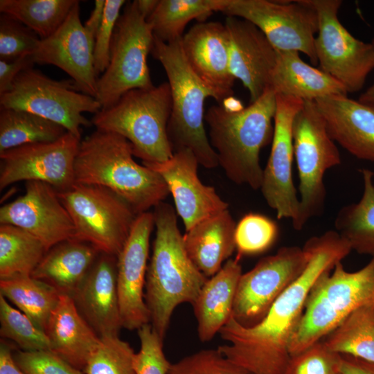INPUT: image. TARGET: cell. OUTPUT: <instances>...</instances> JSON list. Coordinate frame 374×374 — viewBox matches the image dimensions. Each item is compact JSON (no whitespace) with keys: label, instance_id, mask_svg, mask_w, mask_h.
Instances as JSON below:
<instances>
[{"label":"cell","instance_id":"1","mask_svg":"<svg viewBox=\"0 0 374 374\" xmlns=\"http://www.w3.org/2000/svg\"><path fill=\"white\" fill-rule=\"evenodd\" d=\"M308 256L301 274L275 301L257 324L246 327L232 317L220 330L226 344L217 349L252 374H285L289 344L319 278L349 255L348 242L335 230L309 238L303 247Z\"/></svg>","mask_w":374,"mask_h":374},{"label":"cell","instance_id":"2","mask_svg":"<svg viewBox=\"0 0 374 374\" xmlns=\"http://www.w3.org/2000/svg\"><path fill=\"white\" fill-rule=\"evenodd\" d=\"M276 103V93L269 87L248 107L233 96L206 112L210 143L219 166L232 182L260 189L263 169L260 153L272 140Z\"/></svg>","mask_w":374,"mask_h":374},{"label":"cell","instance_id":"3","mask_svg":"<svg viewBox=\"0 0 374 374\" xmlns=\"http://www.w3.org/2000/svg\"><path fill=\"white\" fill-rule=\"evenodd\" d=\"M155 238L148 265L145 300L152 328L163 341L175 308L191 305L208 278L189 258L172 205L161 202L153 211Z\"/></svg>","mask_w":374,"mask_h":374},{"label":"cell","instance_id":"4","mask_svg":"<svg viewBox=\"0 0 374 374\" xmlns=\"http://www.w3.org/2000/svg\"><path fill=\"white\" fill-rule=\"evenodd\" d=\"M130 143L115 133L96 130L80 142L75 183L105 187L125 200L137 214L154 208L170 194L163 179L133 158Z\"/></svg>","mask_w":374,"mask_h":374},{"label":"cell","instance_id":"5","mask_svg":"<svg viewBox=\"0 0 374 374\" xmlns=\"http://www.w3.org/2000/svg\"><path fill=\"white\" fill-rule=\"evenodd\" d=\"M181 39L165 42L154 37L151 51L163 66L170 85L172 108L168 125L169 140L174 152L189 150L199 165L213 169L219 166L217 156L204 127V102L213 95L188 65Z\"/></svg>","mask_w":374,"mask_h":374},{"label":"cell","instance_id":"6","mask_svg":"<svg viewBox=\"0 0 374 374\" xmlns=\"http://www.w3.org/2000/svg\"><path fill=\"white\" fill-rule=\"evenodd\" d=\"M374 305V257L348 271L341 262L323 274L312 287L288 351L297 355L323 339L355 310Z\"/></svg>","mask_w":374,"mask_h":374},{"label":"cell","instance_id":"7","mask_svg":"<svg viewBox=\"0 0 374 374\" xmlns=\"http://www.w3.org/2000/svg\"><path fill=\"white\" fill-rule=\"evenodd\" d=\"M171 108L170 85L165 82L127 91L114 105L96 113L91 121L98 130L126 139L134 156L142 162H162L174 153L168 133Z\"/></svg>","mask_w":374,"mask_h":374},{"label":"cell","instance_id":"8","mask_svg":"<svg viewBox=\"0 0 374 374\" xmlns=\"http://www.w3.org/2000/svg\"><path fill=\"white\" fill-rule=\"evenodd\" d=\"M292 139L299 179V215L292 226L300 231L322 213L326 197L323 177L341 163V157L315 101L303 102L293 121Z\"/></svg>","mask_w":374,"mask_h":374},{"label":"cell","instance_id":"9","mask_svg":"<svg viewBox=\"0 0 374 374\" xmlns=\"http://www.w3.org/2000/svg\"><path fill=\"white\" fill-rule=\"evenodd\" d=\"M154 39L136 0L126 3L114 30L109 65L97 82L95 98L102 109L114 105L130 90L154 86L148 65Z\"/></svg>","mask_w":374,"mask_h":374},{"label":"cell","instance_id":"10","mask_svg":"<svg viewBox=\"0 0 374 374\" xmlns=\"http://www.w3.org/2000/svg\"><path fill=\"white\" fill-rule=\"evenodd\" d=\"M75 226V239L118 256L139 214L122 197L100 186L75 183L57 191Z\"/></svg>","mask_w":374,"mask_h":374},{"label":"cell","instance_id":"11","mask_svg":"<svg viewBox=\"0 0 374 374\" xmlns=\"http://www.w3.org/2000/svg\"><path fill=\"white\" fill-rule=\"evenodd\" d=\"M0 105L55 122L80 140L82 127L92 125L82 114H95L102 109L94 97L80 92L72 79L54 80L33 68L19 73L12 89L0 95Z\"/></svg>","mask_w":374,"mask_h":374},{"label":"cell","instance_id":"12","mask_svg":"<svg viewBox=\"0 0 374 374\" xmlns=\"http://www.w3.org/2000/svg\"><path fill=\"white\" fill-rule=\"evenodd\" d=\"M318 17L314 49L320 68L346 89L359 91L374 69V45L351 35L341 24L338 11L340 0H303Z\"/></svg>","mask_w":374,"mask_h":374},{"label":"cell","instance_id":"13","mask_svg":"<svg viewBox=\"0 0 374 374\" xmlns=\"http://www.w3.org/2000/svg\"><path fill=\"white\" fill-rule=\"evenodd\" d=\"M220 12L255 25L276 50L303 53L318 64L314 49L318 17L303 0H226Z\"/></svg>","mask_w":374,"mask_h":374},{"label":"cell","instance_id":"14","mask_svg":"<svg viewBox=\"0 0 374 374\" xmlns=\"http://www.w3.org/2000/svg\"><path fill=\"white\" fill-rule=\"evenodd\" d=\"M308 262L306 251L297 246L282 247L274 255L260 259L240 277L232 317L246 327L259 323Z\"/></svg>","mask_w":374,"mask_h":374},{"label":"cell","instance_id":"15","mask_svg":"<svg viewBox=\"0 0 374 374\" xmlns=\"http://www.w3.org/2000/svg\"><path fill=\"white\" fill-rule=\"evenodd\" d=\"M80 141L67 132L55 141L0 152V189L18 181H37L58 192L68 190L75 184L74 163Z\"/></svg>","mask_w":374,"mask_h":374},{"label":"cell","instance_id":"16","mask_svg":"<svg viewBox=\"0 0 374 374\" xmlns=\"http://www.w3.org/2000/svg\"><path fill=\"white\" fill-rule=\"evenodd\" d=\"M303 100L276 94V112L270 154L260 188L268 206L278 219L294 222L299 215V199L292 178L294 146L292 125Z\"/></svg>","mask_w":374,"mask_h":374},{"label":"cell","instance_id":"17","mask_svg":"<svg viewBox=\"0 0 374 374\" xmlns=\"http://www.w3.org/2000/svg\"><path fill=\"white\" fill-rule=\"evenodd\" d=\"M0 224H11L28 232L48 251L57 244L75 239L72 218L51 185L26 182L25 193L0 208Z\"/></svg>","mask_w":374,"mask_h":374},{"label":"cell","instance_id":"18","mask_svg":"<svg viewBox=\"0 0 374 374\" xmlns=\"http://www.w3.org/2000/svg\"><path fill=\"white\" fill-rule=\"evenodd\" d=\"M154 227L152 212L138 215L117 256V289L123 328L132 330L150 323L145 300L150 239Z\"/></svg>","mask_w":374,"mask_h":374},{"label":"cell","instance_id":"19","mask_svg":"<svg viewBox=\"0 0 374 374\" xmlns=\"http://www.w3.org/2000/svg\"><path fill=\"white\" fill-rule=\"evenodd\" d=\"M76 1L57 30L40 42L31 54L35 64L56 66L71 78L78 90L96 97L98 77L93 62L94 42L80 21Z\"/></svg>","mask_w":374,"mask_h":374},{"label":"cell","instance_id":"20","mask_svg":"<svg viewBox=\"0 0 374 374\" xmlns=\"http://www.w3.org/2000/svg\"><path fill=\"white\" fill-rule=\"evenodd\" d=\"M142 163L166 181L186 231L200 221L228 209V203L215 188L204 184L199 179V163L189 150L175 151L170 159L162 162Z\"/></svg>","mask_w":374,"mask_h":374},{"label":"cell","instance_id":"21","mask_svg":"<svg viewBox=\"0 0 374 374\" xmlns=\"http://www.w3.org/2000/svg\"><path fill=\"white\" fill-rule=\"evenodd\" d=\"M181 45L195 75L221 103L233 96L235 78L230 68L229 42L224 24L200 22L185 33Z\"/></svg>","mask_w":374,"mask_h":374},{"label":"cell","instance_id":"22","mask_svg":"<svg viewBox=\"0 0 374 374\" xmlns=\"http://www.w3.org/2000/svg\"><path fill=\"white\" fill-rule=\"evenodd\" d=\"M224 25L231 73L249 91L253 103L269 87L277 51L263 33L247 20L227 17Z\"/></svg>","mask_w":374,"mask_h":374},{"label":"cell","instance_id":"23","mask_svg":"<svg viewBox=\"0 0 374 374\" xmlns=\"http://www.w3.org/2000/svg\"><path fill=\"white\" fill-rule=\"evenodd\" d=\"M71 297L100 338L118 335L123 325L117 289V257L100 253Z\"/></svg>","mask_w":374,"mask_h":374},{"label":"cell","instance_id":"24","mask_svg":"<svg viewBox=\"0 0 374 374\" xmlns=\"http://www.w3.org/2000/svg\"><path fill=\"white\" fill-rule=\"evenodd\" d=\"M315 103L335 142L357 159L374 162V105L343 95Z\"/></svg>","mask_w":374,"mask_h":374},{"label":"cell","instance_id":"25","mask_svg":"<svg viewBox=\"0 0 374 374\" xmlns=\"http://www.w3.org/2000/svg\"><path fill=\"white\" fill-rule=\"evenodd\" d=\"M50 350L83 371L100 338L78 311L73 298L60 294L46 326Z\"/></svg>","mask_w":374,"mask_h":374},{"label":"cell","instance_id":"26","mask_svg":"<svg viewBox=\"0 0 374 374\" xmlns=\"http://www.w3.org/2000/svg\"><path fill=\"white\" fill-rule=\"evenodd\" d=\"M242 274L238 258H230L202 286L192 304L202 342L211 341L232 317L236 288Z\"/></svg>","mask_w":374,"mask_h":374},{"label":"cell","instance_id":"27","mask_svg":"<svg viewBox=\"0 0 374 374\" xmlns=\"http://www.w3.org/2000/svg\"><path fill=\"white\" fill-rule=\"evenodd\" d=\"M235 227L226 209L200 221L183 235L189 258L207 278L215 274L236 249Z\"/></svg>","mask_w":374,"mask_h":374},{"label":"cell","instance_id":"28","mask_svg":"<svg viewBox=\"0 0 374 374\" xmlns=\"http://www.w3.org/2000/svg\"><path fill=\"white\" fill-rule=\"evenodd\" d=\"M277 51L269 87L276 95L315 101L330 96H347L345 87L321 69L305 62L295 51Z\"/></svg>","mask_w":374,"mask_h":374},{"label":"cell","instance_id":"29","mask_svg":"<svg viewBox=\"0 0 374 374\" xmlns=\"http://www.w3.org/2000/svg\"><path fill=\"white\" fill-rule=\"evenodd\" d=\"M100 253L88 242L67 240L46 251L31 276L52 286L60 294L71 296Z\"/></svg>","mask_w":374,"mask_h":374},{"label":"cell","instance_id":"30","mask_svg":"<svg viewBox=\"0 0 374 374\" xmlns=\"http://www.w3.org/2000/svg\"><path fill=\"white\" fill-rule=\"evenodd\" d=\"M363 193L360 199L343 206L335 219V228L359 254L374 257V172L361 170Z\"/></svg>","mask_w":374,"mask_h":374},{"label":"cell","instance_id":"31","mask_svg":"<svg viewBox=\"0 0 374 374\" xmlns=\"http://www.w3.org/2000/svg\"><path fill=\"white\" fill-rule=\"evenodd\" d=\"M226 0H159L148 18L154 35L165 42L180 40L186 25L193 19L205 20L221 11Z\"/></svg>","mask_w":374,"mask_h":374},{"label":"cell","instance_id":"32","mask_svg":"<svg viewBox=\"0 0 374 374\" xmlns=\"http://www.w3.org/2000/svg\"><path fill=\"white\" fill-rule=\"evenodd\" d=\"M321 340L333 353L374 363V305L355 310Z\"/></svg>","mask_w":374,"mask_h":374},{"label":"cell","instance_id":"33","mask_svg":"<svg viewBox=\"0 0 374 374\" xmlns=\"http://www.w3.org/2000/svg\"><path fill=\"white\" fill-rule=\"evenodd\" d=\"M0 294L44 332L60 295L54 287L31 276L0 280Z\"/></svg>","mask_w":374,"mask_h":374},{"label":"cell","instance_id":"34","mask_svg":"<svg viewBox=\"0 0 374 374\" xmlns=\"http://www.w3.org/2000/svg\"><path fill=\"white\" fill-rule=\"evenodd\" d=\"M44 245L25 230L0 225V280L31 274L46 253Z\"/></svg>","mask_w":374,"mask_h":374},{"label":"cell","instance_id":"35","mask_svg":"<svg viewBox=\"0 0 374 374\" xmlns=\"http://www.w3.org/2000/svg\"><path fill=\"white\" fill-rule=\"evenodd\" d=\"M66 132L62 125L33 113L1 108L0 152L26 144L55 141Z\"/></svg>","mask_w":374,"mask_h":374},{"label":"cell","instance_id":"36","mask_svg":"<svg viewBox=\"0 0 374 374\" xmlns=\"http://www.w3.org/2000/svg\"><path fill=\"white\" fill-rule=\"evenodd\" d=\"M77 0H1V13L10 15L42 39L64 21Z\"/></svg>","mask_w":374,"mask_h":374},{"label":"cell","instance_id":"37","mask_svg":"<svg viewBox=\"0 0 374 374\" xmlns=\"http://www.w3.org/2000/svg\"><path fill=\"white\" fill-rule=\"evenodd\" d=\"M0 334L15 342L22 350H50L46 333L21 311L14 308L0 294Z\"/></svg>","mask_w":374,"mask_h":374},{"label":"cell","instance_id":"38","mask_svg":"<svg viewBox=\"0 0 374 374\" xmlns=\"http://www.w3.org/2000/svg\"><path fill=\"white\" fill-rule=\"evenodd\" d=\"M134 351L118 335L100 337L90 356L84 374H136L134 368Z\"/></svg>","mask_w":374,"mask_h":374},{"label":"cell","instance_id":"39","mask_svg":"<svg viewBox=\"0 0 374 374\" xmlns=\"http://www.w3.org/2000/svg\"><path fill=\"white\" fill-rule=\"evenodd\" d=\"M277 224L259 213H248L236 224L235 247L238 256L255 255L265 251L275 242Z\"/></svg>","mask_w":374,"mask_h":374},{"label":"cell","instance_id":"40","mask_svg":"<svg viewBox=\"0 0 374 374\" xmlns=\"http://www.w3.org/2000/svg\"><path fill=\"white\" fill-rule=\"evenodd\" d=\"M168 374H252L233 363L217 348L204 349L171 364Z\"/></svg>","mask_w":374,"mask_h":374},{"label":"cell","instance_id":"41","mask_svg":"<svg viewBox=\"0 0 374 374\" xmlns=\"http://www.w3.org/2000/svg\"><path fill=\"white\" fill-rule=\"evenodd\" d=\"M39 36L10 15L0 16V60L11 61L31 55L37 47Z\"/></svg>","mask_w":374,"mask_h":374},{"label":"cell","instance_id":"42","mask_svg":"<svg viewBox=\"0 0 374 374\" xmlns=\"http://www.w3.org/2000/svg\"><path fill=\"white\" fill-rule=\"evenodd\" d=\"M140 349L134 354V368L136 374H168L171 363L163 352V341L150 323L137 330Z\"/></svg>","mask_w":374,"mask_h":374},{"label":"cell","instance_id":"43","mask_svg":"<svg viewBox=\"0 0 374 374\" xmlns=\"http://www.w3.org/2000/svg\"><path fill=\"white\" fill-rule=\"evenodd\" d=\"M340 355L330 350L322 340L291 356L285 374H338Z\"/></svg>","mask_w":374,"mask_h":374},{"label":"cell","instance_id":"44","mask_svg":"<svg viewBox=\"0 0 374 374\" xmlns=\"http://www.w3.org/2000/svg\"><path fill=\"white\" fill-rule=\"evenodd\" d=\"M13 358L25 374H83L50 350H19L13 353Z\"/></svg>","mask_w":374,"mask_h":374},{"label":"cell","instance_id":"45","mask_svg":"<svg viewBox=\"0 0 374 374\" xmlns=\"http://www.w3.org/2000/svg\"><path fill=\"white\" fill-rule=\"evenodd\" d=\"M125 4L126 1L124 0H105L104 15L96 35L93 48L94 68L98 77L109 65L114 30L121 8Z\"/></svg>","mask_w":374,"mask_h":374},{"label":"cell","instance_id":"46","mask_svg":"<svg viewBox=\"0 0 374 374\" xmlns=\"http://www.w3.org/2000/svg\"><path fill=\"white\" fill-rule=\"evenodd\" d=\"M32 55H26L11 61L0 60V95L9 91L16 78L22 71L33 68Z\"/></svg>","mask_w":374,"mask_h":374},{"label":"cell","instance_id":"47","mask_svg":"<svg viewBox=\"0 0 374 374\" xmlns=\"http://www.w3.org/2000/svg\"><path fill=\"white\" fill-rule=\"evenodd\" d=\"M339 370L341 374H374V363L348 355H340Z\"/></svg>","mask_w":374,"mask_h":374},{"label":"cell","instance_id":"48","mask_svg":"<svg viewBox=\"0 0 374 374\" xmlns=\"http://www.w3.org/2000/svg\"><path fill=\"white\" fill-rule=\"evenodd\" d=\"M105 5V0H96L94 8L87 21L84 24L87 34L94 43L96 35L103 20Z\"/></svg>","mask_w":374,"mask_h":374},{"label":"cell","instance_id":"49","mask_svg":"<svg viewBox=\"0 0 374 374\" xmlns=\"http://www.w3.org/2000/svg\"><path fill=\"white\" fill-rule=\"evenodd\" d=\"M12 348L4 341L0 344V374H25L13 358Z\"/></svg>","mask_w":374,"mask_h":374},{"label":"cell","instance_id":"50","mask_svg":"<svg viewBox=\"0 0 374 374\" xmlns=\"http://www.w3.org/2000/svg\"><path fill=\"white\" fill-rule=\"evenodd\" d=\"M159 0H136L139 10L147 19L154 10Z\"/></svg>","mask_w":374,"mask_h":374},{"label":"cell","instance_id":"51","mask_svg":"<svg viewBox=\"0 0 374 374\" xmlns=\"http://www.w3.org/2000/svg\"><path fill=\"white\" fill-rule=\"evenodd\" d=\"M372 43L374 45V39ZM359 100L374 105V82L366 90V91L361 94Z\"/></svg>","mask_w":374,"mask_h":374},{"label":"cell","instance_id":"52","mask_svg":"<svg viewBox=\"0 0 374 374\" xmlns=\"http://www.w3.org/2000/svg\"><path fill=\"white\" fill-rule=\"evenodd\" d=\"M338 374H341L340 372Z\"/></svg>","mask_w":374,"mask_h":374}]
</instances>
